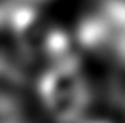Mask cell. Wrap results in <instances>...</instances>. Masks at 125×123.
I'll list each match as a JSON object with an SVG mask.
<instances>
[{
  "label": "cell",
  "mask_w": 125,
  "mask_h": 123,
  "mask_svg": "<svg viewBox=\"0 0 125 123\" xmlns=\"http://www.w3.org/2000/svg\"><path fill=\"white\" fill-rule=\"evenodd\" d=\"M37 95L51 123H79L88 116L85 83L71 67L49 69L37 85Z\"/></svg>",
  "instance_id": "6da1fadb"
},
{
  "label": "cell",
  "mask_w": 125,
  "mask_h": 123,
  "mask_svg": "<svg viewBox=\"0 0 125 123\" xmlns=\"http://www.w3.org/2000/svg\"><path fill=\"white\" fill-rule=\"evenodd\" d=\"M0 123H28L20 100L0 88Z\"/></svg>",
  "instance_id": "7a4b0ae2"
},
{
  "label": "cell",
  "mask_w": 125,
  "mask_h": 123,
  "mask_svg": "<svg viewBox=\"0 0 125 123\" xmlns=\"http://www.w3.org/2000/svg\"><path fill=\"white\" fill-rule=\"evenodd\" d=\"M79 123H113V121H109V120H104V118H90V116H86L83 121H79Z\"/></svg>",
  "instance_id": "3957f363"
}]
</instances>
